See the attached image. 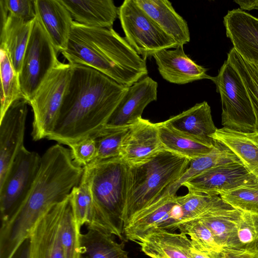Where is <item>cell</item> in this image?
Returning a JSON list of instances; mask_svg holds the SVG:
<instances>
[{
	"label": "cell",
	"instance_id": "obj_45",
	"mask_svg": "<svg viewBox=\"0 0 258 258\" xmlns=\"http://www.w3.org/2000/svg\"><path fill=\"white\" fill-rule=\"evenodd\" d=\"M245 251L258 253V238L253 243V244L249 247V248Z\"/></svg>",
	"mask_w": 258,
	"mask_h": 258
},
{
	"label": "cell",
	"instance_id": "obj_19",
	"mask_svg": "<svg viewBox=\"0 0 258 258\" xmlns=\"http://www.w3.org/2000/svg\"><path fill=\"white\" fill-rule=\"evenodd\" d=\"M36 16L40 21L57 51L66 50L73 19L60 0H34Z\"/></svg>",
	"mask_w": 258,
	"mask_h": 258
},
{
	"label": "cell",
	"instance_id": "obj_29",
	"mask_svg": "<svg viewBox=\"0 0 258 258\" xmlns=\"http://www.w3.org/2000/svg\"><path fill=\"white\" fill-rule=\"evenodd\" d=\"M214 141L215 147L210 153L190 160L189 166L186 171L170 187L167 194L176 195L177 191L185 181L209 169L230 163L241 162L226 146L218 141Z\"/></svg>",
	"mask_w": 258,
	"mask_h": 258
},
{
	"label": "cell",
	"instance_id": "obj_23",
	"mask_svg": "<svg viewBox=\"0 0 258 258\" xmlns=\"http://www.w3.org/2000/svg\"><path fill=\"white\" fill-rule=\"evenodd\" d=\"M136 3L171 37L177 46L189 42L190 34L185 20L175 11L168 0H135Z\"/></svg>",
	"mask_w": 258,
	"mask_h": 258
},
{
	"label": "cell",
	"instance_id": "obj_16",
	"mask_svg": "<svg viewBox=\"0 0 258 258\" xmlns=\"http://www.w3.org/2000/svg\"><path fill=\"white\" fill-rule=\"evenodd\" d=\"M157 123L142 117L131 125L121 147V157L130 166L144 163L163 150Z\"/></svg>",
	"mask_w": 258,
	"mask_h": 258
},
{
	"label": "cell",
	"instance_id": "obj_3",
	"mask_svg": "<svg viewBox=\"0 0 258 258\" xmlns=\"http://www.w3.org/2000/svg\"><path fill=\"white\" fill-rule=\"evenodd\" d=\"M61 53L71 64L92 68L127 87L148 72L146 59L112 28L90 27L74 21L67 48Z\"/></svg>",
	"mask_w": 258,
	"mask_h": 258
},
{
	"label": "cell",
	"instance_id": "obj_36",
	"mask_svg": "<svg viewBox=\"0 0 258 258\" xmlns=\"http://www.w3.org/2000/svg\"><path fill=\"white\" fill-rule=\"evenodd\" d=\"M176 230L188 236L202 250L209 252H220L223 250L211 231L199 219L180 222Z\"/></svg>",
	"mask_w": 258,
	"mask_h": 258
},
{
	"label": "cell",
	"instance_id": "obj_8",
	"mask_svg": "<svg viewBox=\"0 0 258 258\" xmlns=\"http://www.w3.org/2000/svg\"><path fill=\"white\" fill-rule=\"evenodd\" d=\"M118 16L129 44L146 59L155 53L177 46L167 34L135 2L125 0L118 8Z\"/></svg>",
	"mask_w": 258,
	"mask_h": 258
},
{
	"label": "cell",
	"instance_id": "obj_17",
	"mask_svg": "<svg viewBox=\"0 0 258 258\" xmlns=\"http://www.w3.org/2000/svg\"><path fill=\"white\" fill-rule=\"evenodd\" d=\"M157 83L149 76L128 87L105 126H128L135 123L142 118L145 107L157 100Z\"/></svg>",
	"mask_w": 258,
	"mask_h": 258
},
{
	"label": "cell",
	"instance_id": "obj_2",
	"mask_svg": "<svg viewBox=\"0 0 258 258\" xmlns=\"http://www.w3.org/2000/svg\"><path fill=\"white\" fill-rule=\"evenodd\" d=\"M72 66L58 118L47 138L68 146L101 131L128 88L92 68Z\"/></svg>",
	"mask_w": 258,
	"mask_h": 258
},
{
	"label": "cell",
	"instance_id": "obj_21",
	"mask_svg": "<svg viewBox=\"0 0 258 258\" xmlns=\"http://www.w3.org/2000/svg\"><path fill=\"white\" fill-rule=\"evenodd\" d=\"M164 121L186 136L210 145L215 144L211 137L217 128L212 119L211 107L206 101L197 103Z\"/></svg>",
	"mask_w": 258,
	"mask_h": 258
},
{
	"label": "cell",
	"instance_id": "obj_24",
	"mask_svg": "<svg viewBox=\"0 0 258 258\" xmlns=\"http://www.w3.org/2000/svg\"><path fill=\"white\" fill-rule=\"evenodd\" d=\"M211 137L228 148L258 176V131L243 133L223 127L217 128Z\"/></svg>",
	"mask_w": 258,
	"mask_h": 258
},
{
	"label": "cell",
	"instance_id": "obj_11",
	"mask_svg": "<svg viewBox=\"0 0 258 258\" xmlns=\"http://www.w3.org/2000/svg\"><path fill=\"white\" fill-rule=\"evenodd\" d=\"M176 195H166L135 214L123 228L125 239L138 243L150 231L160 228L171 232L182 219Z\"/></svg>",
	"mask_w": 258,
	"mask_h": 258
},
{
	"label": "cell",
	"instance_id": "obj_4",
	"mask_svg": "<svg viewBox=\"0 0 258 258\" xmlns=\"http://www.w3.org/2000/svg\"><path fill=\"white\" fill-rule=\"evenodd\" d=\"M90 184L96 228L123 236V215L130 166L122 157L91 162L83 167Z\"/></svg>",
	"mask_w": 258,
	"mask_h": 258
},
{
	"label": "cell",
	"instance_id": "obj_14",
	"mask_svg": "<svg viewBox=\"0 0 258 258\" xmlns=\"http://www.w3.org/2000/svg\"><path fill=\"white\" fill-rule=\"evenodd\" d=\"M66 198L52 206L34 227L29 236L30 258H66L59 223Z\"/></svg>",
	"mask_w": 258,
	"mask_h": 258
},
{
	"label": "cell",
	"instance_id": "obj_39",
	"mask_svg": "<svg viewBox=\"0 0 258 258\" xmlns=\"http://www.w3.org/2000/svg\"><path fill=\"white\" fill-rule=\"evenodd\" d=\"M74 162L83 167L94 160L96 155V146L93 137H90L69 146Z\"/></svg>",
	"mask_w": 258,
	"mask_h": 258
},
{
	"label": "cell",
	"instance_id": "obj_38",
	"mask_svg": "<svg viewBox=\"0 0 258 258\" xmlns=\"http://www.w3.org/2000/svg\"><path fill=\"white\" fill-rule=\"evenodd\" d=\"M238 250H247L258 238V217L243 212L237 225Z\"/></svg>",
	"mask_w": 258,
	"mask_h": 258
},
{
	"label": "cell",
	"instance_id": "obj_5",
	"mask_svg": "<svg viewBox=\"0 0 258 258\" xmlns=\"http://www.w3.org/2000/svg\"><path fill=\"white\" fill-rule=\"evenodd\" d=\"M189 164L188 159L163 149L144 163L130 166L124 227L135 214L166 195Z\"/></svg>",
	"mask_w": 258,
	"mask_h": 258
},
{
	"label": "cell",
	"instance_id": "obj_30",
	"mask_svg": "<svg viewBox=\"0 0 258 258\" xmlns=\"http://www.w3.org/2000/svg\"><path fill=\"white\" fill-rule=\"evenodd\" d=\"M1 119L10 106L16 100L24 99L19 79L6 47L0 44Z\"/></svg>",
	"mask_w": 258,
	"mask_h": 258
},
{
	"label": "cell",
	"instance_id": "obj_37",
	"mask_svg": "<svg viewBox=\"0 0 258 258\" xmlns=\"http://www.w3.org/2000/svg\"><path fill=\"white\" fill-rule=\"evenodd\" d=\"M219 196L233 208L258 217V182L221 192Z\"/></svg>",
	"mask_w": 258,
	"mask_h": 258
},
{
	"label": "cell",
	"instance_id": "obj_42",
	"mask_svg": "<svg viewBox=\"0 0 258 258\" xmlns=\"http://www.w3.org/2000/svg\"><path fill=\"white\" fill-rule=\"evenodd\" d=\"M30 244L29 237L19 246L11 258H30Z\"/></svg>",
	"mask_w": 258,
	"mask_h": 258
},
{
	"label": "cell",
	"instance_id": "obj_10",
	"mask_svg": "<svg viewBox=\"0 0 258 258\" xmlns=\"http://www.w3.org/2000/svg\"><path fill=\"white\" fill-rule=\"evenodd\" d=\"M41 157L24 147L12 163L0 183L1 223L7 221L26 199L38 173Z\"/></svg>",
	"mask_w": 258,
	"mask_h": 258
},
{
	"label": "cell",
	"instance_id": "obj_22",
	"mask_svg": "<svg viewBox=\"0 0 258 258\" xmlns=\"http://www.w3.org/2000/svg\"><path fill=\"white\" fill-rule=\"evenodd\" d=\"M74 21L84 26L111 28L118 16V8L112 0H60Z\"/></svg>",
	"mask_w": 258,
	"mask_h": 258
},
{
	"label": "cell",
	"instance_id": "obj_41",
	"mask_svg": "<svg viewBox=\"0 0 258 258\" xmlns=\"http://www.w3.org/2000/svg\"><path fill=\"white\" fill-rule=\"evenodd\" d=\"M180 233L185 250L190 258H219V252H209L202 250L188 236Z\"/></svg>",
	"mask_w": 258,
	"mask_h": 258
},
{
	"label": "cell",
	"instance_id": "obj_9",
	"mask_svg": "<svg viewBox=\"0 0 258 258\" xmlns=\"http://www.w3.org/2000/svg\"><path fill=\"white\" fill-rule=\"evenodd\" d=\"M58 53L36 16L19 74L22 91L28 102L48 73L59 63Z\"/></svg>",
	"mask_w": 258,
	"mask_h": 258
},
{
	"label": "cell",
	"instance_id": "obj_25",
	"mask_svg": "<svg viewBox=\"0 0 258 258\" xmlns=\"http://www.w3.org/2000/svg\"><path fill=\"white\" fill-rule=\"evenodd\" d=\"M124 246L123 242H116L110 233L88 227L85 233L80 235L79 258H131Z\"/></svg>",
	"mask_w": 258,
	"mask_h": 258
},
{
	"label": "cell",
	"instance_id": "obj_32",
	"mask_svg": "<svg viewBox=\"0 0 258 258\" xmlns=\"http://www.w3.org/2000/svg\"><path fill=\"white\" fill-rule=\"evenodd\" d=\"M59 231L66 258H79L81 229L77 224L70 194L66 199Z\"/></svg>",
	"mask_w": 258,
	"mask_h": 258
},
{
	"label": "cell",
	"instance_id": "obj_40",
	"mask_svg": "<svg viewBox=\"0 0 258 258\" xmlns=\"http://www.w3.org/2000/svg\"><path fill=\"white\" fill-rule=\"evenodd\" d=\"M9 14L25 21L36 17L34 0H4Z\"/></svg>",
	"mask_w": 258,
	"mask_h": 258
},
{
	"label": "cell",
	"instance_id": "obj_26",
	"mask_svg": "<svg viewBox=\"0 0 258 258\" xmlns=\"http://www.w3.org/2000/svg\"><path fill=\"white\" fill-rule=\"evenodd\" d=\"M34 19L31 21H25L9 14L6 21L1 26L0 44L6 47L19 75L21 70Z\"/></svg>",
	"mask_w": 258,
	"mask_h": 258
},
{
	"label": "cell",
	"instance_id": "obj_34",
	"mask_svg": "<svg viewBox=\"0 0 258 258\" xmlns=\"http://www.w3.org/2000/svg\"><path fill=\"white\" fill-rule=\"evenodd\" d=\"M227 60L239 75L251 101L258 131V68L244 60L233 48L227 54Z\"/></svg>",
	"mask_w": 258,
	"mask_h": 258
},
{
	"label": "cell",
	"instance_id": "obj_44",
	"mask_svg": "<svg viewBox=\"0 0 258 258\" xmlns=\"http://www.w3.org/2000/svg\"><path fill=\"white\" fill-rule=\"evenodd\" d=\"M234 2L243 11L258 10V0H235Z\"/></svg>",
	"mask_w": 258,
	"mask_h": 258
},
{
	"label": "cell",
	"instance_id": "obj_12",
	"mask_svg": "<svg viewBox=\"0 0 258 258\" xmlns=\"http://www.w3.org/2000/svg\"><path fill=\"white\" fill-rule=\"evenodd\" d=\"M257 182V176L241 162H236L209 169L191 177L182 186L190 191L219 195L221 192Z\"/></svg>",
	"mask_w": 258,
	"mask_h": 258
},
{
	"label": "cell",
	"instance_id": "obj_18",
	"mask_svg": "<svg viewBox=\"0 0 258 258\" xmlns=\"http://www.w3.org/2000/svg\"><path fill=\"white\" fill-rule=\"evenodd\" d=\"M158 71L166 81L182 85L202 79H212L207 74V70L198 64L184 52L183 46L174 49H163L153 56Z\"/></svg>",
	"mask_w": 258,
	"mask_h": 258
},
{
	"label": "cell",
	"instance_id": "obj_31",
	"mask_svg": "<svg viewBox=\"0 0 258 258\" xmlns=\"http://www.w3.org/2000/svg\"><path fill=\"white\" fill-rule=\"evenodd\" d=\"M70 197L79 228L81 229L84 224L96 228L90 181L84 170L80 183L73 188Z\"/></svg>",
	"mask_w": 258,
	"mask_h": 258
},
{
	"label": "cell",
	"instance_id": "obj_15",
	"mask_svg": "<svg viewBox=\"0 0 258 258\" xmlns=\"http://www.w3.org/2000/svg\"><path fill=\"white\" fill-rule=\"evenodd\" d=\"M223 23L233 48L258 68V18L238 8L228 11Z\"/></svg>",
	"mask_w": 258,
	"mask_h": 258
},
{
	"label": "cell",
	"instance_id": "obj_7",
	"mask_svg": "<svg viewBox=\"0 0 258 258\" xmlns=\"http://www.w3.org/2000/svg\"><path fill=\"white\" fill-rule=\"evenodd\" d=\"M211 80L220 95L223 127L243 133L255 132L256 119L251 101L239 75L227 59Z\"/></svg>",
	"mask_w": 258,
	"mask_h": 258
},
{
	"label": "cell",
	"instance_id": "obj_33",
	"mask_svg": "<svg viewBox=\"0 0 258 258\" xmlns=\"http://www.w3.org/2000/svg\"><path fill=\"white\" fill-rule=\"evenodd\" d=\"M130 126H105L98 134L92 137L96 143V155L95 159L91 162L121 157L122 142Z\"/></svg>",
	"mask_w": 258,
	"mask_h": 258
},
{
	"label": "cell",
	"instance_id": "obj_35",
	"mask_svg": "<svg viewBox=\"0 0 258 258\" xmlns=\"http://www.w3.org/2000/svg\"><path fill=\"white\" fill-rule=\"evenodd\" d=\"M178 202L182 214L180 222L196 219L208 210L225 203L219 195L190 191L185 196H178Z\"/></svg>",
	"mask_w": 258,
	"mask_h": 258
},
{
	"label": "cell",
	"instance_id": "obj_28",
	"mask_svg": "<svg viewBox=\"0 0 258 258\" xmlns=\"http://www.w3.org/2000/svg\"><path fill=\"white\" fill-rule=\"evenodd\" d=\"M157 124L163 149L190 160L210 153L215 147L176 131L165 121Z\"/></svg>",
	"mask_w": 258,
	"mask_h": 258
},
{
	"label": "cell",
	"instance_id": "obj_1",
	"mask_svg": "<svg viewBox=\"0 0 258 258\" xmlns=\"http://www.w3.org/2000/svg\"><path fill=\"white\" fill-rule=\"evenodd\" d=\"M83 171V167L74 162L71 150L60 144L45 152L26 199L7 221L1 223L0 258L12 257L40 219L80 183Z\"/></svg>",
	"mask_w": 258,
	"mask_h": 258
},
{
	"label": "cell",
	"instance_id": "obj_6",
	"mask_svg": "<svg viewBox=\"0 0 258 258\" xmlns=\"http://www.w3.org/2000/svg\"><path fill=\"white\" fill-rule=\"evenodd\" d=\"M73 66L61 62L46 76L30 99L34 119V141L47 138L53 132L72 76Z\"/></svg>",
	"mask_w": 258,
	"mask_h": 258
},
{
	"label": "cell",
	"instance_id": "obj_13",
	"mask_svg": "<svg viewBox=\"0 0 258 258\" xmlns=\"http://www.w3.org/2000/svg\"><path fill=\"white\" fill-rule=\"evenodd\" d=\"M28 104L25 99L16 100L0 119V183L17 154L24 147Z\"/></svg>",
	"mask_w": 258,
	"mask_h": 258
},
{
	"label": "cell",
	"instance_id": "obj_20",
	"mask_svg": "<svg viewBox=\"0 0 258 258\" xmlns=\"http://www.w3.org/2000/svg\"><path fill=\"white\" fill-rule=\"evenodd\" d=\"M242 213L225 202L208 210L196 219L200 220L209 228L223 250H238L237 225Z\"/></svg>",
	"mask_w": 258,
	"mask_h": 258
},
{
	"label": "cell",
	"instance_id": "obj_27",
	"mask_svg": "<svg viewBox=\"0 0 258 258\" xmlns=\"http://www.w3.org/2000/svg\"><path fill=\"white\" fill-rule=\"evenodd\" d=\"M141 251L151 258H190L180 233L156 228L138 243Z\"/></svg>",
	"mask_w": 258,
	"mask_h": 258
},
{
	"label": "cell",
	"instance_id": "obj_43",
	"mask_svg": "<svg viewBox=\"0 0 258 258\" xmlns=\"http://www.w3.org/2000/svg\"><path fill=\"white\" fill-rule=\"evenodd\" d=\"M232 258H258V253L245 250L223 249Z\"/></svg>",
	"mask_w": 258,
	"mask_h": 258
}]
</instances>
